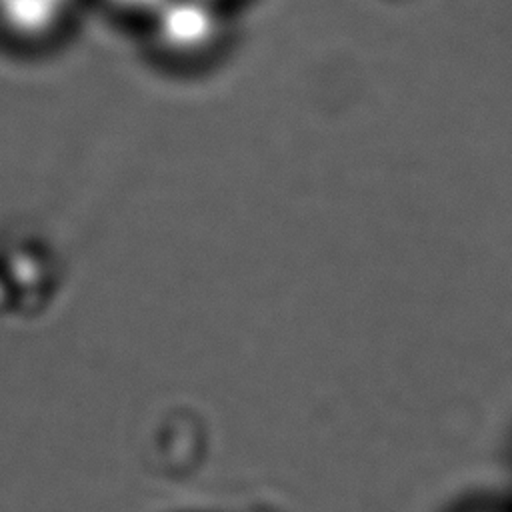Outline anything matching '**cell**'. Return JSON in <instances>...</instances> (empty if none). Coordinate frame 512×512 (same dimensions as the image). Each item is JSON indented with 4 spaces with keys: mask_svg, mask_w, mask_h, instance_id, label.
Instances as JSON below:
<instances>
[{
    "mask_svg": "<svg viewBox=\"0 0 512 512\" xmlns=\"http://www.w3.org/2000/svg\"><path fill=\"white\" fill-rule=\"evenodd\" d=\"M154 16L162 44L182 52L202 48L218 28L212 0H164Z\"/></svg>",
    "mask_w": 512,
    "mask_h": 512,
    "instance_id": "obj_1",
    "label": "cell"
},
{
    "mask_svg": "<svg viewBox=\"0 0 512 512\" xmlns=\"http://www.w3.org/2000/svg\"><path fill=\"white\" fill-rule=\"evenodd\" d=\"M70 0H0V20L20 34L50 30L66 12Z\"/></svg>",
    "mask_w": 512,
    "mask_h": 512,
    "instance_id": "obj_2",
    "label": "cell"
},
{
    "mask_svg": "<svg viewBox=\"0 0 512 512\" xmlns=\"http://www.w3.org/2000/svg\"><path fill=\"white\" fill-rule=\"evenodd\" d=\"M112 2L126 6V8H134V10H144V8L156 10L164 0H112Z\"/></svg>",
    "mask_w": 512,
    "mask_h": 512,
    "instance_id": "obj_3",
    "label": "cell"
}]
</instances>
